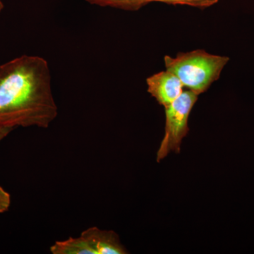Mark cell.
Masks as SVG:
<instances>
[{"mask_svg": "<svg viewBox=\"0 0 254 254\" xmlns=\"http://www.w3.org/2000/svg\"><path fill=\"white\" fill-rule=\"evenodd\" d=\"M44 58L23 55L0 66V126L48 128L58 117Z\"/></svg>", "mask_w": 254, "mask_h": 254, "instance_id": "1", "label": "cell"}, {"mask_svg": "<svg viewBox=\"0 0 254 254\" xmlns=\"http://www.w3.org/2000/svg\"><path fill=\"white\" fill-rule=\"evenodd\" d=\"M230 58L197 50L164 58L166 70L181 81L184 87L199 95L208 89L220 76Z\"/></svg>", "mask_w": 254, "mask_h": 254, "instance_id": "2", "label": "cell"}, {"mask_svg": "<svg viewBox=\"0 0 254 254\" xmlns=\"http://www.w3.org/2000/svg\"><path fill=\"white\" fill-rule=\"evenodd\" d=\"M197 99L198 95L193 92L183 91L173 103L165 107V134L158 151V162L171 151H180L182 139L189 131L188 120L190 110Z\"/></svg>", "mask_w": 254, "mask_h": 254, "instance_id": "3", "label": "cell"}, {"mask_svg": "<svg viewBox=\"0 0 254 254\" xmlns=\"http://www.w3.org/2000/svg\"><path fill=\"white\" fill-rule=\"evenodd\" d=\"M148 91L160 105L168 106L183 93L184 86L170 71H161L147 78Z\"/></svg>", "mask_w": 254, "mask_h": 254, "instance_id": "4", "label": "cell"}, {"mask_svg": "<svg viewBox=\"0 0 254 254\" xmlns=\"http://www.w3.org/2000/svg\"><path fill=\"white\" fill-rule=\"evenodd\" d=\"M81 235L88 240L95 254H128L119 236L112 230H103L96 227L84 230Z\"/></svg>", "mask_w": 254, "mask_h": 254, "instance_id": "5", "label": "cell"}, {"mask_svg": "<svg viewBox=\"0 0 254 254\" xmlns=\"http://www.w3.org/2000/svg\"><path fill=\"white\" fill-rule=\"evenodd\" d=\"M53 254H95L84 237H69L66 240L57 241L50 247Z\"/></svg>", "mask_w": 254, "mask_h": 254, "instance_id": "6", "label": "cell"}, {"mask_svg": "<svg viewBox=\"0 0 254 254\" xmlns=\"http://www.w3.org/2000/svg\"><path fill=\"white\" fill-rule=\"evenodd\" d=\"M92 4L110 6L127 11H136L148 4L147 0H86Z\"/></svg>", "mask_w": 254, "mask_h": 254, "instance_id": "7", "label": "cell"}, {"mask_svg": "<svg viewBox=\"0 0 254 254\" xmlns=\"http://www.w3.org/2000/svg\"><path fill=\"white\" fill-rule=\"evenodd\" d=\"M219 0H147V2L158 1V2L167 3L170 4L187 5L193 7L204 9V8L213 6Z\"/></svg>", "mask_w": 254, "mask_h": 254, "instance_id": "8", "label": "cell"}, {"mask_svg": "<svg viewBox=\"0 0 254 254\" xmlns=\"http://www.w3.org/2000/svg\"><path fill=\"white\" fill-rule=\"evenodd\" d=\"M11 205V195L0 186V213L9 210Z\"/></svg>", "mask_w": 254, "mask_h": 254, "instance_id": "9", "label": "cell"}, {"mask_svg": "<svg viewBox=\"0 0 254 254\" xmlns=\"http://www.w3.org/2000/svg\"><path fill=\"white\" fill-rule=\"evenodd\" d=\"M13 129L14 128L12 127L0 126V141L4 139L5 137L7 136Z\"/></svg>", "mask_w": 254, "mask_h": 254, "instance_id": "10", "label": "cell"}, {"mask_svg": "<svg viewBox=\"0 0 254 254\" xmlns=\"http://www.w3.org/2000/svg\"><path fill=\"white\" fill-rule=\"evenodd\" d=\"M3 9H4V4H3L2 1L0 0V13L2 11Z\"/></svg>", "mask_w": 254, "mask_h": 254, "instance_id": "11", "label": "cell"}]
</instances>
